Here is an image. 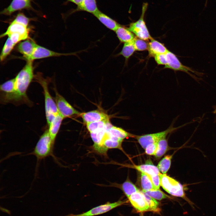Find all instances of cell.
Here are the masks:
<instances>
[{
	"label": "cell",
	"mask_w": 216,
	"mask_h": 216,
	"mask_svg": "<svg viewBox=\"0 0 216 216\" xmlns=\"http://www.w3.org/2000/svg\"><path fill=\"white\" fill-rule=\"evenodd\" d=\"M32 62L27 61L24 67L15 78L14 92L3 100V104L12 103L18 105L25 104L32 105V102L27 95V91L34 76Z\"/></svg>",
	"instance_id": "1"
},
{
	"label": "cell",
	"mask_w": 216,
	"mask_h": 216,
	"mask_svg": "<svg viewBox=\"0 0 216 216\" xmlns=\"http://www.w3.org/2000/svg\"><path fill=\"white\" fill-rule=\"evenodd\" d=\"M34 78L42 87L44 97L46 117L48 125H50L53 118L59 114L55 103L51 96L48 88L50 79L44 78L41 73L34 75Z\"/></svg>",
	"instance_id": "2"
},
{
	"label": "cell",
	"mask_w": 216,
	"mask_h": 216,
	"mask_svg": "<svg viewBox=\"0 0 216 216\" xmlns=\"http://www.w3.org/2000/svg\"><path fill=\"white\" fill-rule=\"evenodd\" d=\"M160 186L171 195L182 198L194 208V204L186 196L183 185L178 181L166 175L160 173Z\"/></svg>",
	"instance_id": "3"
},
{
	"label": "cell",
	"mask_w": 216,
	"mask_h": 216,
	"mask_svg": "<svg viewBox=\"0 0 216 216\" xmlns=\"http://www.w3.org/2000/svg\"><path fill=\"white\" fill-rule=\"evenodd\" d=\"M54 143L50 136L48 129L45 130L40 136L32 153L39 160L51 156L55 158L53 153Z\"/></svg>",
	"instance_id": "4"
},
{
	"label": "cell",
	"mask_w": 216,
	"mask_h": 216,
	"mask_svg": "<svg viewBox=\"0 0 216 216\" xmlns=\"http://www.w3.org/2000/svg\"><path fill=\"white\" fill-rule=\"evenodd\" d=\"M166 54L167 64L165 65L164 68L170 69L175 71H182L185 72L197 82L201 80V78L196 77L191 73L200 76H202L204 74L203 73L198 71L192 68L183 65L176 56L171 51H169Z\"/></svg>",
	"instance_id": "5"
},
{
	"label": "cell",
	"mask_w": 216,
	"mask_h": 216,
	"mask_svg": "<svg viewBox=\"0 0 216 216\" xmlns=\"http://www.w3.org/2000/svg\"><path fill=\"white\" fill-rule=\"evenodd\" d=\"M148 7L147 3H143L140 18L136 21L131 23L128 28L138 38L145 40H150L153 38L150 34L144 19Z\"/></svg>",
	"instance_id": "6"
},
{
	"label": "cell",
	"mask_w": 216,
	"mask_h": 216,
	"mask_svg": "<svg viewBox=\"0 0 216 216\" xmlns=\"http://www.w3.org/2000/svg\"><path fill=\"white\" fill-rule=\"evenodd\" d=\"M192 122V121L191 122L176 128H174L171 125L167 129L162 131L141 136L136 135L135 138L137 140L138 142L142 147L145 149L148 145L158 142L160 140L166 138V136L169 134L184 126L187 124H190Z\"/></svg>",
	"instance_id": "7"
},
{
	"label": "cell",
	"mask_w": 216,
	"mask_h": 216,
	"mask_svg": "<svg viewBox=\"0 0 216 216\" xmlns=\"http://www.w3.org/2000/svg\"><path fill=\"white\" fill-rule=\"evenodd\" d=\"M55 102L59 114L64 118L74 115H79L81 113L75 109L57 91L55 87Z\"/></svg>",
	"instance_id": "8"
},
{
	"label": "cell",
	"mask_w": 216,
	"mask_h": 216,
	"mask_svg": "<svg viewBox=\"0 0 216 216\" xmlns=\"http://www.w3.org/2000/svg\"><path fill=\"white\" fill-rule=\"evenodd\" d=\"M126 201H118L114 202H108L92 208L89 210L79 214H70L65 216H94L103 214L120 206Z\"/></svg>",
	"instance_id": "9"
},
{
	"label": "cell",
	"mask_w": 216,
	"mask_h": 216,
	"mask_svg": "<svg viewBox=\"0 0 216 216\" xmlns=\"http://www.w3.org/2000/svg\"><path fill=\"white\" fill-rule=\"evenodd\" d=\"M29 28L27 26L14 20L10 23L6 31L2 34L0 38H3L12 34H19L25 40L29 38Z\"/></svg>",
	"instance_id": "10"
},
{
	"label": "cell",
	"mask_w": 216,
	"mask_h": 216,
	"mask_svg": "<svg viewBox=\"0 0 216 216\" xmlns=\"http://www.w3.org/2000/svg\"><path fill=\"white\" fill-rule=\"evenodd\" d=\"M32 0H12L9 5L1 12V14L10 16L14 13L23 9L31 10Z\"/></svg>",
	"instance_id": "11"
},
{
	"label": "cell",
	"mask_w": 216,
	"mask_h": 216,
	"mask_svg": "<svg viewBox=\"0 0 216 216\" xmlns=\"http://www.w3.org/2000/svg\"><path fill=\"white\" fill-rule=\"evenodd\" d=\"M128 199L132 206L137 211H149V206L142 191L140 190L131 195Z\"/></svg>",
	"instance_id": "12"
},
{
	"label": "cell",
	"mask_w": 216,
	"mask_h": 216,
	"mask_svg": "<svg viewBox=\"0 0 216 216\" xmlns=\"http://www.w3.org/2000/svg\"><path fill=\"white\" fill-rule=\"evenodd\" d=\"M38 44L29 38L20 42L17 46V50L27 61H29Z\"/></svg>",
	"instance_id": "13"
},
{
	"label": "cell",
	"mask_w": 216,
	"mask_h": 216,
	"mask_svg": "<svg viewBox=\"0 0 216 216\" xmlns=\"http://www.w3.org/2000/svg\"><path fill=\"white\" fill-rule=\"evenodd\" d=\"M73 53H64L56 52L38 45L29 61L48 57L71 55Z\"/></svg>",
	"instance_id": "14"
},
{
	"label": "cell",
	"mask_w": 216,
	"mask_h": 216,
	"mask_svg": "<svg viewBox=\"0 0 216 216\" xmlns=\"http://www.w3.org/2000/svg\"><path fill=\"white\" fill-rule=\"evenodd\" d=\"M80 116L86 124L94 122L108 120L110 118L106 114L98 110L81 113Z\"/></svg>",
	"instance_id": "15"
},
{
	"label": "cell",
	"mask_w": 216,
	"mask_h": 216,
	"mask_svg": "<svg viewBox=\"0 0 216 216\" xmlns=\"http://www.w3.org/2000/svg\"><path fill=\"white\" fill-rule=\"evenodd\" d=\"M98 10L96 0H82L76 8L70 10L69 14L80 11H86L93 14Z\"/></svg>",
	"instance_id": "16"
},
{
	"label": "cell",
	"mask_w": 216,
	"mask_h": 216,
	"mask_svg": "<svg viewBox=\"0 0 216 216\" xmlns=\"http://www.w3.org/2000/svg\"><path fill=\"white\" fill-rule=\"evenodd\" d=\"M93 15L104 26L111 30L115 31L121 25L115 20L99 10Z\"/></svg>",
	"instance_id": "17"
},
{
	"label": "cell",
	"mask_w": 216,
	"mask_h": 216,
	"mask_svg": "<svg viewBox=\"0 0 216 216\" xmlns=\"http://www.w3.org/2000/svg\"><path fill=\"white\" fill-rule=\"evenodd\" d=\"M148 50L149 56L153 57L158 54H166L169 51L164 44L153 38L148 43Z\"/></svg>",
	"instance_id": "18"
},
{
	"label": "cell",
	"mask_w": 216,
	"mask_h": 216,
	"mask_svg": "<svg viewBox=\"0 0 216 216\" xmlns=\"http://www.w3.org/2000/svg\"><path fill=\"white\" fill-rule=\"evenodd\" d=\"M63 119V118L58 114L53 118L49 125V133L52 142L54 143Z\"/></svg>",
	"instance_id": "19"
},
{
	"label": "cell",
	"mask_w": 216,
	"mask_h": 216,
	"mask_svg": "<svg viewBox=\"0 0 216 216\" xmlns=\"http://www.w3.org/2000/svg\"><path fill=\"white\" fill-rule=\"evenodd\" d=\"M106 132L109 136L117 138L123 140L128 137H135L136 136L128 132L121 128L112 125L107 129Z\"/></svg>",
	"instance_id": "20"
},
{
	"label": "cell",
	"mask_w": 216,
	"mask_h": 216,
	"mask_svg": "<svg viewBox=\"0 0 216 216\" xmlns=\"http://www.w3.org/2000/svg\"><path fill=\"white\" fill-rule=\"evenodd\" d=\"M122 141L118 138L109 136L106 133L103 142L102 146L105 152L110 148H116L122 150Z\"/></svg>",
	"instance_id": "21"
},
{
	"label": "cell",
	"mask_w": 216,
	"mask_h": 216,
	"mask_svg": "<svg viewBox=\"0 0 216 216\" xmlns=\"http://www.w3.org/2000/svg\"><path fill=\"white\" fill-rule=\"evenodd\" d=\"M117 36L122 43H127L133 40L135 38L134 34L128 28L120 25L115 31Z\"/></svg>",
	"instance_id": "22"
},
{
	"label": "cell",
	"mask_w": 216,
	"mask_h": 216,
	"mask_svg": "<svg viewBox=\"0 0 216 216\" xmlns=\"http://www.w3.org/2000/svg\"><path fill=\"white\" fill-rule=\"evenodd\" d=\"M132 167L140 172L149 175H159L160 171L158 167L153 165L146 164L140 165H132Z\"/></svg>",
	"instance_id": "23"
},
{
	"label": "cell",
	"mask_w": 216,
	"mask_h": 216,
	"mask_svg": "<svg viewBox=\"0 0 216 216\" xmlns=\"http://www.w3.org/2000/svg\"><path fill=\"white\" fill-rule=\"evenodd\" d=\"M109 120L93 122L86 124V128L90 133L106 129Z\"/></svg>",
	"instance_id": "24"
},
{
	"label": "cell",
	"mask_w": 216,
	"mask_h": 216,
	"mask_svg": "<svg viewBox=\"0 0 216 216\" xmlns=\"http://www.w3.org/2000/svg\"><path fill=\"white\" fill-rule=\"evenodd\" d=\"M133 40L124 43L122 50L118 54V55L123 56L126 60H128L136 51L134 46Z\"/></svg>",
	"instance_id": "25"
},
{
	"label": "cell",
	"mask_w": 216,
	"mask_h": 216,
	"mask_svg": "<svg viewBox=\"0 0 216 216\" xmlns=\"http://www.w3.org/2000/svg\"><path fill=\"white\" fill-rule=\"evenodd\" d=\"M172 157V155H166L159 162L157 167L162 174H166L169 169Z\"/></svg>",
	"instance_id": "26"
},
{
	"label": "cell",
	"mask_w": 216,
	"mask_h": 216,
	"mask_svg": "<svg viewBox=\"0 0 216 216\" xmlns=\"http://www.w3.org/2000/svg\"><path fill=\"white\" fill-rule=\"evenodd\" d=\"M141 183L143 191L156 190L149 176L146 174L141 173Z\"/></svg>",
	"instance_id": "27"
},
{
	"label": "cell",
	"mask_w": 216,
	"mask_h": 216,
	"mask_svg": "<svg viewBox=\"0 0 216 216\" xmlns=\"http://www.w3.org/2000/svg\"><path fill=\"white\" fill-rule=\"evenodd\" d=\"M15 44L9 37L6 40L1 53L0 58L1 61L5 60L11 52Z\"/></svg>",
	"instance_id": "28"
},
{
	"label": "cell",
	"mask_w": 216,
	"mask_h": 216,
	"mask_svg": "<svg viewBox=\"0 0 216 216\" xmlns=\"http://www.w3.org/2000/svg\"><path fill=\"white\" fill-rule=\"evenodd\" d=\"M122 188L128 198L132 194L140 190L134 184L128 180L126 181L122 184Z\"/></svg>",
	"instance_id": "29"
},
{
	"label": "cell",
	"mask_w": 216,
	"mask_h": 216,
	"mask_svg": "<svg viewBox=\"0 0 216 216\" xmlns=\"http://www.w3.org/2000/svg\"><path fill=\"white\" fill-rule=\"evenodd\" d=\"M168 149V145L166 138L160 140L158 142V147L154 155L157 158H160L166 152Z\"/></svg>",
	"instance_id": "30"
},
{
	"label": "cell",
	"mask_w": 216,
	"mask_h": 216,
	"mask_svg": "<svg viewBox=\"0 0 216 216\" xmlns=\"http://www.w3.org/2000/svg\"><path fill=\"white\" fill-rule=\"evenodd\" d=\"M143 192L147 195L155 199L159 200L166 198L168 197L167 195L163 193L160 189Z\"/></svg>",
	"instance_id": "31"
},
{
	"label": "cell",
	"mask_w": 216,
	"mask_h": 216,
	"mask_svg": "<svg viewBox=\"0 0 216 216\" xmlns=\"http://www.w3.org/2000/svg\"><path fill=\"white\" fill-rule=\"evenodd\" d=\"M146 41L138 38H135L133 41L135 50L143 51L148 50V43Z\"/></svg>",
	"instance_id": "32"
},
{
	"label": "cell",
	"mask_w": 216,
	"mask_h": 216,
	"mask_svg": "<svg viewBox=\"0 0 216 216\" xmlns=\"http://www.w3.org/2000/svg\"><path fill=\"white\" fill-rule=\"evenodd\" d=\"M142 192L148 203L149 211H156L158 209L159 202L156 200L147 195L143 191Z\"/></svg>",
	"instance_id": "33"
},
{
	"label": "cell",
	"mask_w": 216,
	"mask_h": 216,
	"mask_svg": "<svg viewBox=\"0 0 216 216\" xmlns=\"http://www.w3.org/2000/svg\"><path fill=\"white\" fill-rule=\"evenodd\" d=\"M32 19L27 17L23 13H18L13 20L18 22L24 24L26 26H28L30 22Z\"/></svg>",
	"instance_id": "34"
},
{
	"label": "cell",
	"mask_w": 216,
	"mask_h": 216,
	"mask_svg": "<svg viewBox=\"0 0 216 216\" xmlns=\"http://www.w3.org/2000/svg\"><path fill=\"white\" fill-rule=\"evenodd\" d=\"M158 142L148 145L145 149L146 154L149 155H154L157 148Z\"/></svg>",
	"instance_id": "35"
},
{
	"label": "cell",
	"mask_w": 216,
	"mask_h": 216,
	"mask_svg": "<svg viewBox=\"0 0 216 216\" xmlns=\"http://www.w3.org/2000/svg\"><path fill=\"white\" fill-rule=\"evenodd\" d=\"M154 60L158 65H166L167 64V59L166 54H160L154 57Z\"/></svg>",
	"instance_id": "36"
},
{
	"label": "cell",
	"mask_w": 216,
	"mask_h": 216,
	"mask_svg": "<svg viewBox=\"0 0 216 216\" xmlns=\"http://www.w3.org/2000/svg\"><path fill=\"white\" fill-rule=\"evenodd\" d=\"M148 175L151 179L155 189L156 190L159 189L160 186V180L159 175Z\"/></svg>",
	"instance_id": "37"
},
{
	"label": "cell",
	"mask_w": 216,
	"mask_h": 216,
	"mask_svg": "<svg viewBox=\"0 0 216 216\" xmlns=\"http://www.w3.org/2000/svg\"><path fill=\"white\" fill-rule=\"evenodd\" d=\"M82 1V0H67L66 2H72L77 5L79 4Z\"/></svg>",
	"instance_id": "38"
},
{
	"label": "cell",
	"mask_w": 216,
	"mask_h": 216,
	"mask_svg": "<svg viewBox=\"0 0 216 216\" xmlns=\"http://www.w3.org/2000/svg\"><path fill=\"white\" fill-rule=\"evenodd\" d=\"M212 112L214 114H216V108Z\"/></svg>",
	"instance_id": "39"
},
{
	"label": "cell",
	"mask_w": 216,
	"mask_h": 216,
	"mask_svg": "<svg viewBox=\"0 0 216 216\" xmlns=\"http://www.w3.org/2000/svg\"><path fill=\"white\" fill-rule=\"evenodd\" d=\"M143 216L142 215H141V216Z\"/></svg>",
	"instance_id": "40"
}]
</instances>
